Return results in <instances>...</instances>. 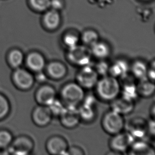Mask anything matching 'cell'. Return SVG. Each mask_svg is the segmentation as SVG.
Segmentation results:
<instances>
[{
	"instance_id": "cell-19",
	"label": "cell",
	"mask_w": 155,
	"mask_h": 155,
	"mask_svg": "<svg viewBox=\"0 0 155 155\" xmlns=\"http://www.w3.org/2000/svg\"><path fill=\"white\" fill-rule=\"evenodd\" d=\"M90 49L92 56L100 60H104L110 54V49L108 45L99 41L91 47Z\"/></svg>"
},
{
	"instance_id": "cell-12",
	"label": "cell",
	"mask_w": 155,
	"mask_h": 155,
	"mask_svg": "<svg viewBox=\"0 0 155 155\" xmlns=\"http://www.w3.org/2000/svg\"><path fill=\"white\" fill-rule=\"evenodd\" d=\"M52 113L48 106L39 105L34 109L32 113V119L37 126L45 127L52 120Z\"/></svg>"
},
{
	"instance_id": "cell-15",
	"label": "cell",
	"mask_w": 155,
	"mask_h": 155,
	"mask_svg": "<svg viewBox=\"0 0 155 155\" xmlns=\"http://www.w3.org/2000/svg\"><path fill=\"white\" fill-rule=\"evenodd\" d=\"M46 67L47 75L52 80H61L67 74V67L60 61H51L46 66Z\"/></svg>"
},
{
	"instance_id": "cell-16",
	"label": "cell",
	"mask_w": 155,
	"mask_h": 155,
	"mask_svg": "<svg viewBox=\"0 0 155 155\" xmlns=\"http://www.w3.org/2000/svg\"><path fill=\"white\" fill-rule=\"evenodd\" d=\"M26 64L30 70L38 73L42 71L46 67V60L41 54L32 52L28 54L26 59Z\"/></svg>"
},
{
	"instance_id": "cell-4",
	"label": "cell",
	"mask_w": 155,
	"mask_h": 155,
	"mask_svg": "<svg viewBox=\"0 0 155 155\" xmlns=\"http://www.w3.org/2000/svg\"><path fill=\"white\" fill-rule=\"evenodd\" d=\"M66 56L70 63L78 66L83 67L90 65L92 54L90 49L78 45L74 48L69 49Z\"/></svg>"
},
{
	"instance_id": "cell-26",
	"label": "cell",
	"mask_w": 155,
	"mask_h": 155,
	"mask_svg": "<svg viewBox=\"0 0 155 155\" xmlns=\"http://www.w3.org/2000/svg\"><path fill=\"white\" fill-rule=\"evenodd\" d=\"M10 106L8 99L4 95L0 94V120L3 119L8 114Z\"/></svg>"
},
{
	"instance_id": "cell-29",
	"label": "cell",
	"mask_w": 155,
	"mask_h": 155,
	"mask_svg": "<svg viewBox=\"0 0 155 155\" xmlns=\"http://www.w3.org/2000/svg\"><path fill=\"white\" fill-rule=\"evenodd\" d=\"M63 42L69 49L78 46L79 38L74 34H67L64 37Z\"/></svg>"
},
{
	"instance_id": "cell-17",
	"label": "cell",
	"mask_w": 155,
	"mask_h": 155,
	"mask_svg": "<svg viewBox=\"0 0 155 155\" xmlns=\"http://www.w3.org/2000/svg\"><path fill=\"white\" fill-rule=\"evenodd\" d=\"M130 67L126 61L119 59L110 66L109 75L115 78H122L128 74V71L130 70Z\"/></svg>"
},
{
	"instance_id": "cell-23",
	"label": "cell",
	"mask_w": 155,
	"mask_h": 155,
	"mask_svg": "<svg viewBox=\"0 0 155 155\" xmlns=\"http://www.w3.org/2000/svg\"><path fill=\"white\" fill-rule=\"evenodd\" d=\"M60 20V15L55 10L48 11L44 17L45 25L47 27L51 29L58 26Z\"/></svg>"
},
{
	"instance_id": "cell-25",
	"label": "cell",
	"mask_w": 155,
	"mask_h": 155,
	"mask_svg": "<svg viewBox=\"0 0 155 155\" xmlns=\"http://www.w3.org/2000/svg\"><path fill=\"white\" fill-rule=\"evenodd\" d=\"M82 40L86 46L91 47L99 41V36L96 32L87 31L84 32L82 36Z\"/></svg>"
},
{
	"instance_id": "cell-18",
	"label": "cell",
	"mask_w": 155,
	"mask_h": 155,
	"mask_svg": "<svg viewBox=\"0 0 155 155\" xmlns=\"http://www.w3.org/2000/svg\"><path fill=\"white\" fill-rule=\"evenodd\" d=\"M148 67L146 64L141 61H135L130 67L132 75L134 78L140 80L147 79Z\"/></svg>"
},
{
	"instance_id": "cell-5",
	"label": "cell",
	"mask_w": 155,
	"mask_h": 155,
	"mask_svg": "<svg viewBox=\"0 0 155 155\" xmlns=\"http://www.w3.org/2000/svg\"><path fill=\"white\" fill-rule=\"evenodd\" d=\"M99 76L94 67L90 64L82 67L77 74L76 81L84 89H91L96 86Z\"/></svg>"
},
{
	"instance_id": "cell-8",
	"label": "cell",
	"mask_w": 155,
	"mask_h": 155,
	"mask_svg": "<svg viewBox=\"0 0 155 155\" xmlns=\"http://www.w3.org/2000/svg\"><path fill=\"white\" fill-rule=\"evenodd\" d=\"M13 80L18 87L23 90H27L33 86L35 78L29 71L18 68L13 74Z\"/></svg>"
},
{
	"instance_id": "cell-14",
	"label": "cell",
	"mask_w": 155,
	"mask_h": 155,
	"mask_svg": "<svg viewBox=\"0 0 155 155\" xmlns=\"http://www.w3.org/2000/svg\"><path fill=\"white\" fill-rule=\"evenodd\" d=\"M129 132L134 138H141L148 133L147 122L140 117H137L130 121L129 124Z\"/></svg>"
},
{
	"instance_id": "cell-20",
	"label": "cell",
	"mask_w": 155,
	"mask_h": 155,
	"mask_svg": "<svg viewBox=\"0 0 155 155\" xmlns=\"http://www.w3.org/2000/svg\"><path fill=\"white\" fill-rule=\"evenodd\" d=\"M137 88L138 95L145 97H151L155 92V85L153 82H151L148 78L140 80L137 85Z\"/></svg>"
},
{
	"instance_id": "cell-34",
	"label": "cell",
	"mask_w": 155,
	"mask_h": 155,
	"mask_svg": "<svg viewBox=\"0 0 155 155\" xmlns=\"http://www.w3.org/2000/svg\"><path fill=\"white\" fill-rule=\"evenodd\" d=\"M51 6L54 9H59L62 7V3L59 0H52L51 1Z\"/></svg>"
},
{
	"instance_id": "cell-11",
	"label": "cell",
	"mask_w": 155,
	"mask_h": 155,
	"mask_svg": "<svg viewBox=\"0 0 155 155\" xmlns=\"http://www.w3.org/2000/svg\"><path fill=\"white\" fill-rule=\"evenodd\" d=\"M34 143L27 137H20L11 145L9 151L15 155H27L32 150Z\"/></svg>"
},
{
	"instance_id": "cell-13",
	"label": "cell",
	"mask_w": 155,
	"mask_h": 155,
	"mask_svg": "<svg viewBox=\"0 0 155 155\" xmlns=\"http://www.w3.org/2000/svg\"><path fill=\"white\" fill-rule=\"evenodd\" d=\"M134 107V101L122 95L111 101L112 110L122 115L130 114L133 111Z\"/></svg>"
},
{
	"instance_id": "cell-33",
	"label": "cell",
	"mask_w": 155,
	"mask_h": 155,
	"mask_svg": "<svg viewBox=\"0 0 155 155\" xmlns=\"http://www.w3.org/2000/svg\"><path fill=\"white\" fill-rule=\"evenodd\" d=\"M148 124V132H149L152 134H155V122L154 120L150 121L149 122H147Z\"/></svg>"
},
{
	"instance_id": "cell-28",
	"label": "cell",
	"mask_w": 155,
	"mask_h": 155,
	"mask_svg": "<svg viewBox=\"0 0 155 155\" xmlns=\"http://www.w3.org/2000/svg\"><path fill=\"white\" fill-rule=\"evenodd\" d=\"M48 107L49 109H51L52 115L59 116L65 108V105L61 101V99H57L56 98Z\"/></svg>"
},
{
	"instance_id": "cell-31",
	"label": "cell",
	"mask_w": 155,
	"mask_h": 155,
	"mask_svg": "<svg viewBox=\"0 0 155 155\" xmlns=\"http://www.w3.org/2000/svg\"><path fill=\"white\" fill-rule=\"evenodd\" d=\"M94 67L99 75L102 76L103 77L109 74L110 66L104 60H101Z\"/></svg>"
},
{
	"instance_id": "cell-32",
	"label": "cell",
	"mask_w": 155,
	"mask_h": 155,
	"mask_svg": "<svg viewBox=\"0 0 155 155\" xmlns=\"http://www.w3.org/2000/svg\"><path fill=\"white\" fill-rule=\"evenodd\" d=\"M84 154V151L78 146H72L68 148L67 150V155H83Z\"/></svg>"
},
{
	"instance_id": "cell-24",
	"label": "cell",
	"mask_w": 155,
	"mask_h": 155,
	"mask_svg": "<svg viewBox=\"0 0 155 155\" xmlns=\"http://www.w3.org/2000/svg\"><path fill=\"white\" fill-rule=\"evenodd\" d=\"M23 59L24 56L23 53L18 49L12 50L8 54V62L13 68H19L23 63Z\"/></svg>"
},
{
	"instance_id": "cell-2",
	"label": "cell",
	"mask_w": 155,
	"mask_h": 155,
	"mask_svg": "<svg viewBox=\"0 0 155 155\" xmlns=\"http://www.w3.org/2000/svg\"><path fill=\"white\" fill-rule=\"evenodd\" d=\"M85 94L84 88L78 83L65 84L61 91V100L65 106L78 107L83 101Z\"/></svg>"
},
{
	"instance_id": "cell-6",
	"label": "cell",
	"mask_w": 155,
	"mask_h": 155,
	"mask_svg": "<svg viewBox=\"0 0 155 155\" xmlns=\"http://www.w3.org/2000/svg\"><path fill=\"white\" fill-rule=\"evenodd\" d=\"M135 138L129 132H121L113 135L110 142V146L112 151L117 154H121L129 151Z\"/></svg>"
},
{
	"instance_id": "cell-3",
	"label": "cell",
	"mask_w": 155,
	"mask_h": 155,
	"mask_svg": "<svg viewBox=\"0 0 155 155\" xmlns=\"http://www.w3.org/2000/svg\"><path fill=\"white\" fill-rule=\"evenodd\" d=\"M124 124L123 115L112 110L105 114L102 120L104 130L113 136L122 131Z\"/></svg>"
},
{
	"instance_id": "cell-9",
	"label": "cell",
	"mask_w": 155,
	"mask_h": 155,
	"mask_svg": "<svg viewBox=\"0 0 155 155\" xmlns=\"http://www.w3.org/2000/svg\"><path fill=\"white\" fill-rule=\"evenodd\" d=\"M46 149L51 155H67L68 145L66 140L63 137L54 136L47 141Z\"/></svg>"
},
{
	"instance_id": "cell-10",
	"label": "cell",
	"mask_w": 155,
	"mask_h": 155,
	"mask_svg": "<svg viewBox=\"0 0 155 155\" xmlns=\"http://www.w3.org/2000/svg\"><path fill=\"white\" fill-rule=\"evenodd\" d=\"M56 98V91L49 85H43L36 92V101L39 105L48 107Z\"/></svg>"
},
{
	"instance_id": "cell-27",
	"label": "cell",
	"mask_w": 155,
	"mask_h": 155,
	"mask_svg": "<svg viewBox=\"0 0 155 155\" xmlns=\"http://www.w3.org/2000/svg\"><path fill=\"white\" fill-rule=\"evenodd\" d=\"M12 141V136L10 132L5 130L0 131V148L8 147Z\"/></svg>"
},
{
	"instance_id": "cell-30",
	"label": "cell",
	"mask_w": 155,
	"mask_h": 155,
	"mask_svg": "<svg viewBox=\"0 0 155 155\" xmlns=\"http://www.w3.org/2000/svg\"><path fill=\"white\" fill-rule=\"evenodd\" d=\"M51 0H30L32 6L38 11L46 10L51 6Z\"/></svg>"
},
{
	"instance_id": "cell-21",
	"label": "cell",
	"mask_w": 155,
	"mask_h": 155,
	"mask_svg": "<svg viewBox=\"0 0 155 155\" xmlns=\"http://www.w3.org/2000/svg\"><path fill=\"white\" fill-rule=\"evenodd\" d=\"M78 109L81 120L88 122L92 121L94 119L96 115L94 105L82 103L80 107H78Z\"/></svg>"
},
{
	"instance_id": "cell-7",
	"label": "cell",
	"mask_w": 155,
	"mask_h": 155,
	"mask_svg": "<svg viewBox=\"0 0 155 155\" xmlns=\"http://www.w3.org/2000/svg\"><path fill=\"white\" fill-rule=\"evenodd\" d=\"M59 117L62 126L68 129L75 128L81 120L78 107L75 106H65Z\"/></svg>"
},
{
	"instance_id": "cell-1",
	"label": "cell",
	"mask_w": 155,
	"mask_h": 155,
	"mask_svg": "<svg viewBox=\"0 0 155 155\" xmlns=\"http://www.w3.org/2000/svg\"><path fill=\"white\" fill-rule=\"evenodd\" d=\"M97 95L104 101H112L121 93V85L117 78L111 75L103 76L96 86Z\"/></svg>"
},
{
	"instance_id": "cell-35",
	"label": "cell",
	"mask_w": 155,
	"mask_h": 155,
	"mask_svg": "<svg viewBox=\"0 0 155 155\" xmlns=\"http://www.w3.org/2000/svg\"><path fill=\"white\" fill-rule=\"evenodd\" d=\"M37 75L36 77V80L39 82H45L46 80V76L44 74L42 73V71H40L37 73Z\"/></svg>"
},
{
	"instance_id": "cell-22",
	"label": "cell",
	"mask_w": 155,
	"mask_h": 155,
	"mask_svg": "<svg viewBox=\"0 0 155 155\" xmlns=\"http://www.w3.org/2000/svg\"><path fill=\"white\" fill-rule=\"evenodd\" d=\"M129 151L130 153L133 155H146L151 154V148L147 143L143 141H135L130 147Z\"/></svg>"
}]
</instances>
